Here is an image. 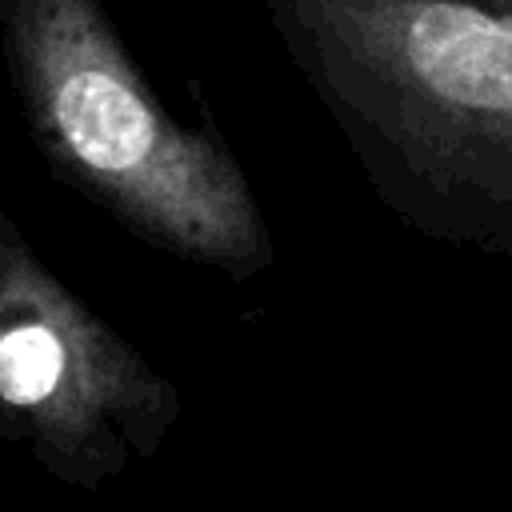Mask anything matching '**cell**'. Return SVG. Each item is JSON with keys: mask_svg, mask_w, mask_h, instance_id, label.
I'll return each mask as SVG.
<instances>
[{"mask_svg": "<svg viewBox=\"0 0 512 512\" xmlns=\"http://www.w3.org/2000/svg\"><path fill=\"white\" fill-rule=\"evenodd\" d=\"M16 100L48 164L152 244L248 276L268 228L236 160L176 124L96 0H0Z\"/></svg>", "mask_w": 512, "mask_h": 512, "instance_id": "obj_1", "label": "cell"}, {"mask_svg": "<svg viewBox=\"0 0 512 512\" xmlns=\"http://www.w3.org/2000/svg\"><path fill=\"white\" fill-rule=\"evenodd\" d=\"M324 84L420 172L512 188V12L476 0H292Z\"/></svg>", "mask_w": 512, "mask_h": 512, "instance_id": "obj_2", "label": "cell"}, {"mask_svg": "<svg viewBox=\"0 0 512 512\" xmlns=\"http://www.w3.org/2000/svg\"><path fill=\"white\" fill-rule=\"evenodd\" d=\"M176 388L64 288L0 212V432L96 488L160 448Z\"/></svg>", "mask_w": 512, "mask_h": 512, "instance_id": "obj_3", "label": "cell"}, {"mask_svg": "<svg viewBox=\"0 0 512 512\" xmlns=\"http://www.w3.org/2000/svg\"><path fill=\"white\" fill-rule=\"evenodd\" d=\"M492 4H500V8H508V12H512V0H492Z\"/></svg>", "mask_w": 512, "mask_h": 512, "instance_id": "obj_4", "label": "cell"}]
</instances>
